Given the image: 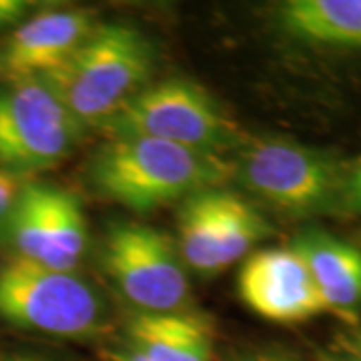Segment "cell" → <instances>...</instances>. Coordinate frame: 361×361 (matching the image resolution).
Instances as JSON below:
<instances>
[{
	"instance_id": "30bf717a",
	"label": "cell",
	"mask_w": 361,
	"mask_h": 361,
	"mask_svg": "<svg viewBox=\"0 0 361 361\" xmlns=\"http://www.w3.org/2000/svg\"><path fill=\"white\" fill-rule=\"evenodd\" d=\"M94 28L82 8H47L25 18L0 52V73L6 80L44 78L82 44Z\"/></svg>"
},
{
	"instance_id": "277c9868",
	"label": "cell",
	"mask_w": 361,
	"mask_h": 361,
	"mask_svg": "<svg viewBox=\"0 0 361 361\" xmlns=\"http://www.w3.org/2000/svg\"><path fill=\"white\" fill-rule=\"evenodd\" d=\"M104 129L111 137H149L211 155L243 145L237 125L213 97L185 78L142 89Z\"/></svg>"
},
{
	"instance_id": "52a82bcc",
	"label": "cell",
	"mask_w": 361,
	"mask_h": 361,
	"mask_svg": "<svg viewBox=\"0 0 361 361\" xmlns=\"http://www.w3.org/2000/svg\"><path fill=\"white\" fill-rule=\"evenodd\" d=\"M235 169L251 193L287 213L325 209L339 187L329 157L289 139L247 142Z\"/></svg>"
},
{
	"instance_id": "7402d4cb",
	"label": "cell",
	"mask_w": 361,
	"mask_h": 361,
	"mask_svg": "<svg viewBox=\"0 0 361 361\" xmlns=\"http://www.w3.org/2000/svg\"><path fill=\"white\" fill-rule=\"evenodd\" d=\"M0 361H47V360L32 357V355H18V353H14V355H0Z\"/></svg>"
},
{
	"instance_id": "4fadbf2b",
	"label": "cell",
	"mask_w": 361,
	"mask_h": 361,
	"mask_svg": "<svg viewBox=\"0 0 361 361\" xmlns=\"http://www.w3.org/2000/svg\"><path fill=\"white\" fill-rule=\"evenodd\" d=\"M281 20L297 39L361 49V0H291L281 8Z\"/></svg>"
},
{
	"instance_id": "ffe728a7",
	"label": "cell",
	"mask_w": 361,
	"mask_h": 361,
	"mask_svg": "<svg viewBox=\"0 0 361 361\" xmlns=\"http://www.w3.org/2000/svg\"><path fill=\"white\" fill-rule=\"evenodd\" d=\"M115 361H147V360L142 357L139 351H135V349L129 345V348L125 349V351H121V353L116 355Z\"/></svg>"
},
{
	"instance_id": "44dd1931",
	"label": "cell",
	"mask_w": 361,
	"mask_h": 361,
	"mask_svg": "<svg viewBox=\"0 0 361 361\" xmlns=\"http://www.w3.org/2000/svg\"><path fill=\"white\" fill-rule=\"evenodd\" d=\"M241 361H291L281 355H275V353H257V355H249L245 360Z\"/></svg>"
},
{
	"instance_id": "2e32d148",
	"label": "cell",
	"mask_w": 361,
	"mask_h": 361,
	"mask_svg": "<svg viewBox=\"0 0 361 361\" xmlns=\"http://www.w3.org/2000/svg\"><path fill=\"white\" fill-rule=\"evenodd\" d=\"M20 187L23 185L14 173L0 167V237L6 231V225L11 219L16 197L20 193Z\"/></svg>"
},
{
	"instance_id": "3957f363",
	"label": "cell",
	"mask_w": 361,
	"mask_h": 361,
	"mask_svg": "<svg viewBox=\"0 0 361 361\" xmlns=\"http://www.w3.org/2000/svg\"><path fill=\"white\" fill-rule=\"evenodd\" d=\"M0 319L44 336L90 337L104 331L109 307L75 271L13 259L0 267Z\"/></svg>"
},
{
	"instance_id": "8fae6325",
	"label": "cell",
	"mask_w": 361,
	"mask_h": 361,
	"mask_svg": "<svg viewBox=\"0 0 361 361\" xmlns=\"http://www.w3.org/2000/svg\"><path fill=\"white\" fill-rule=\"evenodd\" d=\"M307 263L325 311L343 317L361 307V251L323 231H305L293 243Z\"/></svg>"
},
{
	"instance_id": "7c38bea8",
	"label": "cell",
	"mask_w": 361,
	"mask_h": 361,
	"mask_svg": "<svg viewBox=\"0 0 361 361\" xmlns=\"http://www.w3.org/2000/svg\"><path fill=\"white\" fill-rule=\"evenodd\" d=\"M130 348L147 361H211L213 331L197 313H135L129 327Z\"/></svg>"
},
{
	"instance_id": "5b68a950",
	"label": "cell",
	"mask_w": 361,
	"mask_h": 361,
	"mask_svg": "<svg viewBox=\"0 0 361 361\" xmlns=\"http://www.w3.org/2000/svg\"><path fill=\"white\" fill-rule=\"evenodd\" d=\"M103 265L137 313L183 311L189 301L185 261L173 239L141 223H115L106 231Z\"/></svg>"
},
{
	"instance_id": "9c48e42d",
	"label": "cell",
	"mask_w": 361,
	"mask_h": 361,
	"mask_svg": "<svg viewBox=\"0 0 361 361\" xmlns=\"http://www.w3.org/2000/svg\"><path fill=\"white\" fill-rule=\"evenodd\" d=\"M239 293L249 310L269 322H305L325 311L310 267L293 245L263 249L247 259Z\"/></svg>"
},
{
	"instance_id": "d6986e66",
	"label": "cell",
	"mask_w": 361,
	"mask_h": 361,
	"mask_svg": "<svg viewBox=\"0 0 361 361\" xmlns=\"http://www.w3.org/2000/svg\"><path fill=\"white\" fill-rule=\"evenodd\" d=\"M349 353H351V360L361 361V331L351 337V341L348 343Z\"/></svg>"
},
{
	"instance_id": "8992f818",
	"label": "cell",
	"mask_w": 361,
	"mask_h": 361,
	"mask_svg": "<svg viewBox=\"0 0 361 361\" xmlns=\"http://www.w3.org/2000/svg\"><path fill=\"white\" fill-rule=\"evenodd\" d=\"M80 133L44 78L11 80L0 89V165L11 173L59 165Z\"/></svg>"
},
{
	"instance_id": "5bb4252c",
	"label": "cell",
	"mask_w": 361,
	"mask_h": 361,
	"mask_svg": "<svg viewBox=\"0 0 361 361\" xmlns=\"http://www.w3.org/2000/svg\"><path fill=\"white\" fill-rule=\"evenodd\" d=\"M180 257L185 265L201 273L215 275L221 267L219 219H217V191L209 189L185 199L179 217Z\"/></svg>"
},
{
	"instance_id": "e0dca14e",
	"label": "cell",
	"mask_w": 361,
	"mask_h": 361,
	"mask_svg": "<svg viewBox=\"0 0 361 361\" xmlns=\"http://www.w3.org/2000/svg\"><path fill=\"white\" fill-rule=\"evenodd\" d=\"M32 6L35 4L26 0H0V30L20 25L25 18H28Z\"/></svg>"
},
{
	"instance_id": "ba28073f",
	"label": "cell",
	"mask_w": 361,
	"mask_h": 361,
	"mask_svg": "<svg viewBox=\"0 0 361 361\" xmlns=\"http://www.w3.org/2000/svg\"><path fill=\"white\" fill-rule=\"evenodd\" d=\"M4 237L14 259L56 271H75L89 243L78 199L51 183L20 187Z\"/></svg>"
},
{
	"instance_id": "ac0fdd59",
	"label": "cell",
	"mask_w": 361,
	"mask_h": 361,
	"mask_svg": "<svg viewBox=\"0 0 361 361\" xmlns=\"http://www.w3.org/2000/svg\"><path fill=\"white\" fill-rule=\"evenodd\" d=\"M348 187H349V193H351V199L361 207V161L353 167L351 171V175H349L348 180Z\"/></svg>"
},
{
	"instance_id": "6da1fadb",
	"label": "cell",
	"mask_w": 361,
	"mask_h": 361,
	"mask_svg": "<svg viewBox=\"0 0 361 361\" xmlns=\"http://www.w3.org/2000/svg\"><path fill=\"white\" fill-rule=\"evenodd\" d=\"M89 173L103 197L133 211H151L213 189L227 180L231 165L221 155L159 139L111 137L97 151Z\"/></svg>"
},
{
	"instance_id": "7a4b0ae2",
	"label": "cell",
	"mask_w": 361,
	"mask_h": 361,
	"mask_svg": "<svg viewBox=\"0 0 361 361\" xmlns=\"http://www.w3.org/2000/svg\"><path fill=\"white\" fill-rule=\"evenodd\" d=\"M153 42L123 23L94 26L82 44L44 80L80 125L104 127L137 97L155 68Z\"/></svg>"
},
{
	"instance_id": "9a60e30c",
	"label": "cell",
	"mask_w": 361,
	"mask_h": 361,
	"mask_svg": "<svg viewBox=\"0 0 361 361\" xmlns=\"http://www.w3.org/2000/svg\"><path fill=\"white\" fill-rule=\"evenodd\" d=\"M217 219L223 269L241 261L269 231L267 223L245 199L227 191H217Z\"/></svg>"
}]
</instances>
